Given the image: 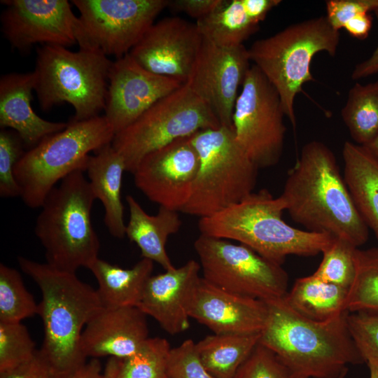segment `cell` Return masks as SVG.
<instances>
[{
	"label": "cell",
	"instance_id": "cell-1",
	"mask_svg": "<svg viewBox=\"0 0 378 378\" xmlns=\"http://www.w3.org/2000/svg\"><path fill=\"white\" fill-rule=\"evenodd\" d=\"M286 211L306 230L347 241L356 248L368 239L360 214L332 151L312 141L288 171L283 192Z\"/></svg>",
	"mask_w": 378,
	"mask_h": 378
},
{
	"label": "cell",
	"instance_id": "cell-2",
	"mask_svg": "<svg viewBox=\"0 0 378 378\" xmlns=\"http://www.w3.org/2000/svg\"><path fill=\"white\" fill-rule=\"evenodd\" d=\"M284 296L265 301L268 316L259 342L277 356L293 378H337L348 365L365 363L348 328V311L315 321L293 310Z\"/></svg>",
	"mask_w": 378,
	"mask_h": 378
},
{
	"label": "cell",
	"instance_id": "cell-3",
	"mask_svg": "<svg viewBox=\"0 0 378 378\" xmlns=\"http://www.w3.org/2000/svg\"><path fill=\"white\" fill-rule=\"evenodd\" d=\"M18 262L41 293L38 315L43 322L44 337L39 351L57 377L66 378L87 362L81 336L87 323L103 308L97 290L80 280L76 273L22 256Z\"/></svg>",
	"mask_w": 378,
	"mask_h": 378
},
{
	"label": "cell",
	"instance_id": "cell-4",
	"mask_svg": "<svg viewBox=\"0 0 378 378\" xmlns=\"http://www.w3.org/2000/svg\"><path fill=\"white\" fill-rule=\"evenodd\" d=\"M284 211L281 197L262 189L200 218L198 228L201 234L237 241L281 265L290 255L308 257L322 253L334 238L289 225L282 219Z\"/></svg>",
	"mask_w": 378,
	"mask_h": 378
},
{
	"label": "cell",
	"instance_id": "cell-5",
	"mask_svg": "<svg viewBox=\"0 0 378 378\" xmlns=\"http://www.w3.org/2000/svg\"><path fill=\"white\" fill-rule=\"evenodd\" d=\"M95 200L81 170L67 175L48 193L34 228L48 265L76 273L99 258L100 242L91 220Z\"/></svg>",
	"mask_w": 378,
	"mask_h": 378
},
{
	"label": "cell",
	"instance_id": "cell-6",
	"mask_svg": "<svg viewBox=\"0 0 378 378\" xmlns=\"http://www.w3.org/2000/svg\"><path fill=\"white\" fill-rule=\"evenodd\" d=\"M113 61L102 52L61 46L43 45L36 49L34 92L43 111L62 103L74 109L71 120L97 116L104 109L108 74Z\"/></svg>",
	"mask_w": 378,
	"mask_h": 378
},
{
	"label": "cell",
	"instance_id": "cell-7",
	"mask_svg": "<svg viewBox=\"0 0 378 378\" xmlns=\"http://www.w3.org/2000/svg\"><path fill=\"white\" fill-rule=\"evenodd\" d=\"M114 135L104 115L71 120L65 129L24 152L14 169L24 203L30 208L41 207L59 181L76 170L85 172L89 153L111 144Z\"/></svg>",
	"mask_w": 378,
	"mask_h": 378
},
{
	"label": "cell",
	"instance_id": "cell-8",
	"mask_svg": "<svg viewBox=\"0 0 378 378\" xmlns=\"http://www.w3.org/2000/svg\"><path fill=\"white\" fill-rule=\"evenodd\" d=\"M340 31L326 16L290 24L275 34L257 40L248 49L250 61L278 92L286 115L295 127L294 101L304 83L314 80L310 71L314 56H335Z\"/></svg>",
	"mask_w": 378,
	"mask_h": 378
},
{
	"label": "cell",
	"instance_id": "cell-9",
	"mask_svg": "<svg viewBox=\"0 0 378 378\" xmlns=\"http://www.w3.org/2000/svg\"><path fill=\"white\" fill-rule=\"evenodd\" d=\"M190 138L200 168L190 199L181 212L207 217L253 192L259 169L239 145L232 128L202 130Z\"/></svg>",
	"mask_w": 378,
	"mask_h": 378
},
{
	"label": "cell",
	"instance_id": "cell-10",
	"mask_svg": "<svg viewBox=\"0 0 378 378\" xmlns=\"http://www.w3.org/2000/svg\"><path fill=\"white\" fill-rule=\"evenodd\" d=\"M220 126L211 108L183 85L115 134L111 144L122 157L126 172L134 174L148 154L180 138Z\"/></svg>",
	"mask_w": 378,
	"mask_h": 378
},
{
	"label": "cell",
	"instance_id": "cell-11",
	"mask_svg": "<svg viewBox=\"0 0 378 378\" xmlns=\"http://www.w3.org/2000/svg\"><path fill=\"white\" fill-rule=\"evenodd\" d=\"M194 248L202 278L214 286L263 301L287 293L288 276L281 265L247 246L200 234Z\"/></svg>",
	"mask_w": 378,
	"mask_h": 378
},
{
	"label": "cell",
	"instance_id": "cell-12",
	"mask_svg": "<svg viewBox=\"0 0 378 378\" xmlns=\"http://www.w3.org/2000/svg\"><path fill=\"white\" fill-rule=\"evenodd\" d=\"M280 96L255 65L249 68L237 98L232 117L235 139L260 168L280 160L286 127Z\"/></svg>",
	"mask_w": 378,
	"mask_h": 378
},
{
	"label": "cell",
	"instance_id": "cell-13",
	"mask_svg": "<svg viewBox=\"0 0 378 378\" xmlns=\"http://www.w3.org/2000/svg\"><path fill=\"white\" fill-rule=\"evenodd\" d=\"M168 0H73L79 11L80 48L121 57L140 41Z\"/></svg>",
	"mask_w": 378,
	"mask_h": 378
},
{
	"label": "cell",
	"instance_id": "cell-14",
	"mask_svg": "<svg viewBox=\"0 0 378 378\" xmlns=\"http://www.w3.org/2000/svg\"><path fill=\"white\" fill-rule=\"evenodd\" d=\"M190 136L148 154L133 174L136 188L159 206L178 212L190 199L200 168Z\"/></svg>",
	"mask_w": 378,
	"mask_h": 378
},
{
	"label": "cell",
	"instance_id": "cell-15",
	"mask_svg": "<svg viewBox=\"0 0 378 378\" xmlns=\"http://www.w3.org/2000/svg\"><path fill=\"white\" fill-rule=\"evenodd\" d=\"M1 30L11 47L21 52L34 45L69 47L77 43L78 17L66 0H4Z\"/></svg>",
	"mask_w": 378,
	"mask_h": 378
},
{
	"label": "cell",
	"instance_id": "cell-16",
	"mask_svg": "<svg viewBox=\"0 0 378 378\" xmlns=\"http://www.w3.org/2000/svg\"><path fill=\"white\" fill-rule=\"evenodd\" d=\"M250 62L244 45L223 47L203 38L186 85L211 108L222 126L232 129L234 104Z\"/></svg>",
	"mask_w": 378,
	"mask_h": 378
},
{
	"label": "cell",
	"instance_id": "cell-17",
	"mask_svg": "<svg viewBox=\"0 0 378 378\" xmlns=\"http://www.w3.org/2000/svg\"><path fill=\"white\" fill-rule=\"evenodd\" d=\"M202 41L195 23L165 18L152 24L128 54L146 70L186 85Z\"/></svg>",
	"mask_w": 378,
	"mask_h": 378
},
{
	"label": "cell",
	"instance_id": "cell-18",
	"mask_svg": "<svg viewBox=\"0 0 378 378\" xmlns=\"http://www.w3.org/2000/svg\"><path fill=\"white\" fill-rule=\"evenodd\" d=\"M183 85L146 70L127 53L112 62L104 115L116 134Z\"/></svg>",
	"mask_w": 378,
	"mask_h": 378
},
{
	"label": "cell",
	"instance_id": "cell-19",
	"mask_svg": "<svg viewBox=\"0 0 378 378\" xmlns=\"http://www.w3.org/2000/svg\"><path fill=\"white\" fill-rule=\"evenodd\" d=\"M200 270V262L190 260L179 267L152 275L137 307L172 335L186 331L190 327Z\"/></svg>",
	"mask_w": 378,
	"mask_h": 378
},
{
	"label": "cell",
	"instance_id": "cell-20",
	"mask_svg": "<svg viewBox=\"0 0 378 378\" xmlns=\"http://www.w3.org/2000/svg\"><path fill=\"white\" fill-rule=\"evenodd\" d=\"M267 316L265 301L225 290L202 277L190 311V318L214 334L260 333Z\"/></svg>",
	"mask_w": 378,
	"mask_h": 378
},
{
	"label": "cell",
	"instance_id": "cell-21",
	"mask_svg": "<svg viewBox=\"0 0 378 378\" xmlns=\"http://www.w3.org/2000/svg\"><path fill=\"white\" fill-rule=\"evenodd\" d=\"M146 315L137 307L102 308L87 323L81 336L86 358L124 359L148 338Z\"/></svg>",
	"mask_w": 378,
	"mask_h": 378
},
{
	"label": "cell",
	"instance_id": "cell-22",
	"mask_svg": "<svg viewBox=\"0 0 378 378\" xmlns=\"http://www.w3.org/2000/svg\"><path fill=\"white\" fill-rule=\"evenodd\" d=\"M34 88V71L10 73L0 79V126L17 132L30 148L68 125L46 120L34 111L31 100Z\"/></svg>",
	"mask_w": 378,
	"mask_h": 378
},
{
	"label": "cell",
	"instance_id": "cell-23",
	"mask_svg": "<svg viewBox=\"0 0 378 378\" xmlns=\"http://www.w3.org/2000/svg\"><path fill=\"white\" fill-rule=\"evenodd\" d=\"M125 171L124 160L111 144L90 156L85 170L94 195L104 208V223L109 233L118 239L125 236L126 230L121 200Z\"/></svg>",
	"mask_w": 378,
	"mask_h": 378
},
{
	"label": "cell",
	"instance_id": "cell-24",
	"mask_svg": "<svg viewBox=\"0 0 378 378\" xmlns=\"http://www.w3.org/2000/svg\"><path fill=\"white\" fill-rule=\"evenodd\" d=\"M130 218L125 236L140 248L141 255L158 263L165 271L175 268L166 250L169 237L180 230L182 221L176 211L160 206L158 214H148L132 195L126 197Z\"/></svg>",
	"mask_w": 378,
	"mask_h": 378
},
{
	"label": "cell",
	"instance_id": "cell-25",
	"mask_svg": "<svg viewBox=\"0 0 378 378\" xmlns=\"http://www.w3.org/2000/svg\"><path fill=\"white\" fill-rule=\"evenodd\" d=\"M343 176L355 204L378 239V158L367 148L346 141Z\"/></svg>",
	"mask_w": 378,
	"mask_h": 378
},
{
	"label": "cell",
	"instance_id": "cell-26",
	"mask_svg": "<svg viewBox=\"0 0 378 378\" xmlns=\"http://www.w3.org/2000/svg\"><path fill=\"white\" fill-rule=\"evenodd\" d=\"M98 283L97 292L103 308L137 307L153 262L142 258L132 267L124 269L97 258L89 267Z\"/></svg>",
	"mask_w": 378,
	"mask_h": 378
},
{
	"label": "cell",
	"instance_id": "cell-27",
	"mask_svg": "<svg viewBox=\"0 0 378 378\" xmlns=\"http://www.w3.org/2000/svg\"><path fill=\"white\" fill-rule=\"evenodd\" d=\"M349 290L312 274L296 279L284 298L293 310L304 317L326 321L347 311Z\"/></svg>",
	"mask_w": 378,
	"mask_h": 378
},
{
	"label": "cell",
	"instance_id": "cell-28",
	"mask_svg": "<svg viewBox=\"0 0 378 378\" xmlns=\"http://www.w3.org/2000/svg\"><path fill=\"white\" fill-rule=\"evenodd\" d=\"M260 333L214 334L195 343L197 353L216 378H233L259 343Z\"/></svg>",
	"mask_w": 378,
	"mask_h": 378
},
{
	"label": "cell",
	"instance_id": "cell-29",
	"mask_svg": "<svg viewBox=\"0 0 378 378\" xmlns=\"http://www.w3.org/2000/svg\"><path fill=\"white\" fill-rule=\"evenodd\" d=\"M195 24L203 38L223 47L243 45L259 28L248 13L244 0H220L213 11Z\"/></svg>",
	"mask_w": 378,
	"mask_h": 378
},
{
	"label": "cell",
	"instance_id": "cell-30",
	"mask_svg": "<svg viewBox=\"0 0 378 378\" xmlns=\"http://www.w3.org/2000/svg\"><path fill=\"white\" fill-rule=\"evenodd\" d=\"M341 115L354 141L367 146L378 134V81L356 83L349 92Z\"/></svg>",
	"mask_w": 378,
	"mask_h": 378
},
{
	"label": "cell",
	"instance_id": "cell-31",
	"mask_svg": "<svg viewBox=\"0 0 378 378\" xmlns=\"http://www.w3.org/2000/svg\"><path fill=\"white\" fill-rule=\"evenodd\" d=\"M356 276L346 302L349 312L378 314V247L356 248Z\"/></svg>",
	"mask_w": 378,
	"mask_h": 378
},
{
	"label": "cell",
	"instance_id": "cell-32",
	"mask_svg": "<svg viewBox=\"0 0 378 378\" xmlns=\"http://www.w3.org/2000/svg\"><path fill=\"white\" fill-rule=\"evenodd\" d=\"M38 304L27 290L19 272L0 264V322H21L38 314Z\"/></svg>",
	"mask_w": 378,
	"mask_h": 378
},
{
	"label": "cell",
	"instance_id": "cell-33",
	"mask_svg": "<svg viewBox=\"0 0 378 378\" xmlns=\"http://www.w3.org/2000/svg\"><path fill=\"white\" fill-rule=\"evenodd\" d=\"M171 349L165 338H147L133 354L121 359L118 378L167 377Z\"/></svg>",
	"mask_w": 378,
	"mask_h": 378
},
{
	"label": "cell",
	"instance_id": "cell-34",
	"mask_svg": "<svg viewBox=\"0 0 378 378\" xmlns=\"http://www.w3.org/2000/svg\"><path fill=\"white\" fill-rule=\"evenodd\" d=\"M356 248L347 241L334 237L322 251L321 262L312 274L349 290L356 276Z\"/></svg>",
	"mask_w": 378,
	"mask_h": 378
},
{
	"label": "cell",
	"instance_id": "cell-35",
	"mask_svg": "<svg viewBox=\"0 0 378 378\" xmlns=\"http://www.w3.org/2000/svg\"><path fill=\"white\" fill-rule=\"evenodd\" d=\"M36 351L27 327L21 322H0V373L29 360Z\"/></svg>",
	"mask_w": 378,
	"mask_h": 378
},
{
	"label": "cell",
	"instance_id": "cell-36",
	"mask_svg": "<svg viewBox=\"0 0 378 378\" xmlns=\"http://www.w3.org/2000/svg\"><path fill=\"white\" fill-rule=\"evenodd\" d=\"M22 140L12 130L2 129L0 132V195L14 197L20 191L14 176L15 167L24 153Z\"/></svg>",
	"mask_w": 378,
	"mask_h": 378
},
{
	"label": "cell",
	"instance_id": "cell-37",
	"mask_svg": "<svg viewBox=\"0 0 378 378\" xmlns=\"http://www.w3.org/2000/svg\"><path fill=\"white\" fill-rule=\"evenodd\" d=\"M347 326L365 363L370 362L378 366V314L349 312Z\"/></svg>",
	"mask_w": 378,
	"mask_h": 378
},
{
	"label": "cell",
	"instance_id": "cell-38",
	"mask_svg": "<svg viewBox=\"0 0 378 378\" xmlns=\"http://www.w3.org/2000/svg\"><path fill=\"white\" fill-rule=\"evenodd\" d=\"M233 378H293L277 356L260 342L241 365Z\"/></svg>",
	"mask_w": 378,
	"mask_h": 378
},
{
	"label": "cell",
	"instance_id": "cell-39",
	"mask_svg": "<svg viewBox=\"0 0 378 378\" xmlns=\"http://www.w3.org/2000/svg\"><path fill=\"white\" fill-rule=\"evenodd\" d=\"M168 378H216L204 367L191 339L172 348L167 368Z\"/></svg>",
	"mask_w": 378,
	"mask_h": 378
},
{
	"label": "cell",
	"instance_id": "cell-40",
	"mask_svg": "<svg viewBox=\"0 0 378 378\" xmlns=\"http://www.w3.org/2000/svg\"><path fill=\"white\" fill-rule=\"evenodd\" d=\"M326 6V17L331 26L339 31L355 15L374 11L378 7V0H328Z\"/></svg>",
	"mask_w": 378,
	"mask_h": 378
},
{
	"label": "cell",
	"instance_id": "cell-41",
	"mask_svg": "<svg viewBox=\"0 0 378 378\" xmlns=\"http://www.w3.org/2000/svg\"><path fill=\"white\" fill-rule=\"evenodd\" d=\"M0 378H57L49 363L39 351L29 360L0 373Z\"/></svg>",
	"mask_w": 378,
	"mask_h": 378
},
{
	"label": "cell",
	"instance_id": "cell-42",
	"mask_svg": "<svg viewBox=\"0 0 378 378\" xmlns=\"http://www.w3.org/2000/svg\"><path fill=\"white\" fill-rule=\"evenodd\" d=\"M220 0H174L169 1L168 7L176 11L187 13L196 20L213 11Z\"/></svg>",
	"mask_w": 378,
	"mask_h": 378
},
{
	"label": "cell",
	"instance_id": "cell-43",
	"mask_svg": "<svg viewBox=\"0 0 378 378\" xmlns=\"http://www.w3.org/2000/svg\"><path fill=\"white\" fill-rule=\"evenodd\" d=\"M372 24V15L369 13H363L349 20L344 28L351 36L358 39H365L369 35Z\"/></svg>",
	"mask_w": 378,
	"mask_h": 378
},
{
	"label": "cell",
	"instance_id": "cell-44",
	"mask_svg": "<svg viewBox=\"0 0 378 378\" xmlns=\"http://www.w3.org/2000/svg\"><path fill=\"white\" fill-rule=\"evenodd\" d=\"M281 2L280 0H244L248 13L258 24L264 20L268 13Z\"/></svg>",
	"mask_w": 378,
	"mask_h": 378
},
{
	"label": "cell",
	"instance_id": "cell-45",
	"mask_svg": "<svg viewBox=\"0 0 378 378\" xmlns=\"http://www.w3.org/2000/svg\"><path fill=\"white\" fill-rule=\"evenodd\" d=\"M378 20V7L373 11ZM378 72V45L372 54V55L366 60L358 64L352 74L351 78L354 80H357L363 78H366L375 73Z\"/></svg>",
	"mask_w": 378,
	"mask_h": 378
},
{
	"label": "cell",
	"instance_id": "cell-46",
	"mask_svg": "<svg viewBox=\"0 0 378 378\" xmlns=\"http://www.w3.org/2000/svg\"><path fill=\"white\" fill-rule=\"evenodd\" d=\"M103 370L98 358H91L66 378H102Z\"/></svg>",
	"mask_w": 378,
	"mask_h": 378
},
{
	"label": "cell",
	"instance_id": "cell-47",
	"mask_svg": "<svg viewBox=\"0 0 378 378\" xmlns=\"http://www.w3.org/2000/svg\"><path fill=\"white\" fill-rule=\"evenodd\" d=\"M121 359L111 357L103 370L102 378H118Z\"/></svg>",
	"mask_w": 378,
	"mask_h": 378
},
{
	"label": "cell",
	"instance_id": "cell-48",
	"mask_svg": "<svg viewBox=\"0 0 378 378\" xmlns=\"http://www.w3.org/2000/svg\"><path fill=\"white\" fill-rule=\"evenodd\" d=\"M365 147L367 148L374 156L378 158V134Z\"/></svg>",
	"mask_w": 378,
	"mask_h": 378
},
{
	"label": "cell",
	"instance_id": "cell-49",
	"mask_svg": "<svg viewBox=\"0 0 378 378\" xmlns=\"http://www.w3.org/2000/svg\"><path fill=\"white\" fill-rule=\"evenodd\" d=\"M369 372L370 378H378V366L372 363H367Z\"/></svg>",
	"mask_w": 378,
	"mask_h": 378
},
{
	"label": "cell",
	"instance_id": "cell-50",
	"mask_svg": "<svg viewBox=\"0 0 378 378\" xmlns=\"http://www.w3.org/2000/svg\"><path fill=\"white\" fill-rule=\"evenodd\" d=\"M348 368L344 370L337 378H345L347 375Z\"/></svg>",
	"mask_w": 378,
	"mask_h": 378
},
{
	"label": "cell",
	"instance_id": "cell-51",
	"mask_svg": "<svg viewBox=\"0 0 378 378\" xmlns=\"http://www.w3.org/2000/svg\"><path fill=\"white\" fill-rule=\"evenodd\" d=\"M165 378H168V377H165Z\"/></svg>",
	"mask_w": 378,
	"mask_h": 378
},
{
	"label": "cell",
	"instance_id": "cell-52",
	"mask_svg": "<svg viewBox=\"0 0 378 378\" xmlns=\"http://www.w3.org/2000/svg\"><path fill=\"white\" fill-rule=\"evenodd\" d=\"M377 81H378V80H377Z\"/></svg>",
	"mask_w": 378,
	"mask_h": 378
}]
</instances>
